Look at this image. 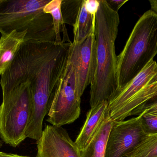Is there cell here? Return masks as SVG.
I'll return each mask as SVG.
<instances>
[{"mask_svg": "<svg viewBox=\"0 0 157 157\" xmlns=\"http://www.w3.org/2000/svg\"><path fill=\"white\" fill-rule=\"evenodd\" d=\"M71 42L48 59L36 53L18 55L1 76L2 89L9 91L24 82H29L32 94V108L26 131V138L37 141L42 135L44 118L48 113L60 79L68 63Z\"/></svg>", "mask_w": 157, "mask_h": 157, "instance_id": "cell-1", "label": "cell"}, {"mask_svg": "<svg viewBox=\"0 0 157 157\" xmlns=\"http://www.w3.org/2000/svg\"><path fill=\"white\" fill-rule=\"evenodd\" d=\"M120 19L107 0H100L95 28V62L90 83V108L109 102L118 90L115 43Z\"/></svg>", "mask_w": 157, "mask_h": 157, "instance_id": "cell-2", "label": "cell"}, {"mask_svg": "<svg viewBox=\"0 0 157 157\" xmlns=\"http://www.w3.org/2000/svg\"><path fill=\"white\" fill-rule=\"evenodd\" d=\"M157 54V14L149 10L138 19L123 49L117 56V93Z\"/></svg>", "mask_w": 157, "mask_h": 157, "instance_id": "cell-3", "label": "cell"}, {"mask_svg": "<svg viewBox=\"0 0 157 157\" xmlns=\"http://www.w3.org/2000/svg\"><path fill=\"white\" fill-rule=\"evenodd\" d=\"M32 108L29 82L21 83L2 94L0 106V136L3 142L16 147L26 139Z\"/></svg>", "mask_w": 157, "mask_h": 157, "instance_id": "cell-4", "label": "cell"}, {"mask_svg": "<svg viewBox=\"0 0 157 157\" xmlns=\"http://www.w3.org/2000/svg\"><path fill=\"white\" fill-rule=\"evenodd\" d=\"M80 102L75 73L68 61L55 91L47 121L58 127L73 123L80 115Z\"/></svg>", "mask_w": 157, "mask_h": 157, "instance_id": "cell-5", "label": "cell"}, {"mask_svg": "<svg viewBox=\"0 0 157 157\" xmlns=\"http://www.w3.org/2000/svg\"><path fill=\"white\" fill-rule=\"evenodd\" d=\"M50 0H0V33L27 30L47 14L44 6Z\"/></svg>", "mask_w": 157, "mask_h": 157, "instance_id": "cell-6", "label": "cell"}, {"mask_svg": "<svg viewBox=\"0 0 157 157\" xmlns=\"http://www.w3.org/2000/svg\"><path fill=\"white\" fill-rule=\"evenodd\" d=\"M147 135L137 116L113 121L107 142L105 157H126Z\"/></svg>", "mask_w": 157, "mask_h": 157, "instance_id": "cell-7", "label": "cell"}, {"mask_svg": "<svg viewBox=\"0 0 157 157\" xmlns=\"http://www.w3.org/2000/svg\"><path fill=\"white\" fill-rule=\"evenodd\" d=\"M93 30L81 43L70 44L68 61L73 67L78 94L82 96L90 84L95 62V32Z\"/></svg>", "mask_w": 157, "mask_h": 157, "instance_id": "cell-8", "label": "cell"}, {"mask_svg": "<svg viewBox=\"0 0 157 157\" xmlns=\"http://www.w3.org/2000/svg\"><path fill=\"white\" fill-rule=\"evenodd\" d=\"M37 147L36 157H82L75 142L62 127L46 125Z\"/></svg>", "mask_w": 157, "mask_h": 157, "instance_id": "cell-9", "label": "cell"}, {"mask_svg": "<svg viewBox=\"0 0 157 157\" xmlns=\"http://www.w3.org/2000/svg\"><path fill=\"white\" fill-rule=\"evenodd\" d=\"M156 82L157 63L153 60L109 101L108 112L110 118L115 121L120 112L133 98L144 88Z\"/></svg>", "mask_w": 157, "mask_h": 157, "instance_id": "cell-10", "label": "cell"}, {"mask_svg": "<svg viewBox=\"0 0 157 157\" xmlns=\"http://www.w3.org/2000/svg\"><path fill=\"white\" fill-rule=\"evenodd\" d=\"M109 102H103L91 108L87 113L86 119L75 143L80 152L87 147L98 132L108 112Z\"/></svg>", "mask_w": 157, "mask_h": 157, "instance_id": "cell-11", "label": "cell"}, {"mask_svg": "<svg viewBox=\"0 0 157 157\" xmlns=\"http://www.w3.org/2000/svg\"><path fill=\"white\" fill-rule=\"evenodd\" d=\"M27 30H14L0 37V76L11 66L25 42Z\"/></svg>", "mask_w": 157, "mask_h": 157, "instance_id": "cell-12", "label": "cell"}, {"mask_svg": "<svg viewBox=\"0 0 157 157\" xmlns=\"http://www.w3.org/2000/svg\"><path fill=\"white\" fill-rule=\"evenodd\" d=\"M113 121L107 113L96 134L83 152L82 157H105L107 142Z\"/></svg>", "mask_w": 157, "mask_h": 157, "instance_id": "cell-13", "label": "cell"}, {"mask_svg": "<svg viewBox=\"0 0 157 157\" xmlns=\"http://www.w3.org/2000/svg\"><path fill=\"white\" fill-rule=\"evenodd\" d=\"M131 104L137 110L135 115L144 113L157 116V82L141 90L132 100Z\"/></svg>", "mask_w": 157, "mask_h": 157, "instance_id": "cell-14", "label": "cell"}, {"mask_svg": "<svg viewBox=\"0 0 157 157\" xmlns=\"http://www.w3.org/2000/svg\"><path fill=\"white\" fill-rule=\"evenodd\" d=\"M73 27L74 40L72 43L74 44H78L82 42L91 31L93 30L92 17L86 10L84 0H82L76 20Z\"/></svg>", "mask_w": 157, "mask_h": 157, "instance_id": "cell-15", "label": "cell"}, {"mask_svg": "<svg viewBox=\"0 0 157 157\" xmlns=\"http://www.w3.org/2000/svg\"><path fill=\"white\" fill-rule=\"evenodd\" d=\"M63 0H50L44 6L43 11L45 13L51 16L55 29L56 39L55 42L58 44L62 43L60 32L61 29L64 35L68 37L67 30L64 26V20L62 13L61 6Z\"/></svg>", "mask_w": 157, "mask_h": 157, "instance_id": "cell-16", "label": "cell"}, {"mask_svg": "<svg viewBox=\"0 0 157 157\" xmlns=\"http://www.w3.org/2000/svg\"><path fill=\"white\" fill-rule=\"evenodd\" d=\"M126 157H157V134L147 135Z\"/></svg>", "mask_w": 157, "mask_h": 157, "instance_id": "cell-17", "label": "cell"}, {"mask_svg": "<svg viewBox=\"0 0 157 157\" xmlns=\"http://www.w3.org/2000/svg\"><path fill=\"white\" fill-rule=\"evenodd\" d=\"M82 1H63L61 10L64 23L74 25Z\"/></svg>", "mask_w": 157, "mask_h": 157, "instance_id": "cell-18", "label": "cell"}, {"mask_svg": "<svg viewBox=\"0 0 157 157\" xmlns=\"http://www.w3.org/2000/svg\"><path fill=\"white\" fill-rule=\"evenodd\" d=\"M143 131L146 135L157 134V116L141 113L138 115Z\"/></svg>", "mask_w": 157, "mask_h": 157, "instance_id": "cell-19", "label": "cell"}, {"mask_svg": "<svg viewBox=\"0 0 157 157\" xmlns=\"http://www.w3.org/2000/svg\"><path fill=\"white\" fill-rule=\"evenodd\" d=\"M84 2L86 10L92 17V29L95 30L96 17L100 6V0H84Z\"/></svg>", "mask_w": 157, "mask_h": 157, "instance_id": "cell-20", "label": "cell"}, {"mask_svg": "<svg viewBox=\"0 0 157 157\" xmlns=\"http://www.w3.org/2000/svg\"><path fill=\"white\" fill-rule=\"evenodd\" d=\"M107 1L113 10L118 12L119 9L128 2V0H107Z\"/></svg>", "mask_w": 157, "mask_h": 157, "instance_id": "cell-21", "label": "cell"}, {"mask_svg": "<svg viewBox=\"0 0 157 157\" xmlns=\"http://www.w3.org/2000/svg\"><path fill=\"white\" fill-rule=\"evenodd\" d=\"M151 10L154 11L157 14V0H149Z\"/></svg>", "mask_w": 157, "mask_h": 157, "instance_id": "cell-22", "label": "cell"}, {"mask_svg": "<svg viewBox=\"0 0 157 157\" xmlns=\"http://www.w3.org/2000/svg\"><path fill=\"white\" fill-rule=\"evenodd\" d=\"M0 157H29L28 156H24L19 155H15V154H7V153H3L0 152Z\"/></svg>", "mask_w": 157, "mask_h": 157, "instance_id": "cell-23", "label": "cell"}, {"mask_svg": "<svg viewBox=\"0 0 157 157\" xmlns=\"http://www.w3.org/2000/svg\"><path fill=\"white\" fill-rule=\"evenodd\" d=\"M3 144V141L0 140V148H1V147H2V146Z\"/></svg>", "mask_w": 157, "mask_h": 157, "instance_id": "cell-24", "label": "cell"}]
</instances>
